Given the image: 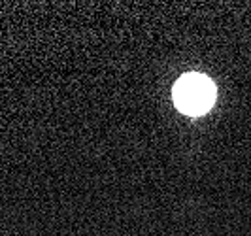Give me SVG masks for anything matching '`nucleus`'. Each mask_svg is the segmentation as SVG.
<instances>
[{"label": "nucleus", "instance_id": "1", "mask_svg": "<svg viewBox=\"0 0 251 236\" xmlns=\"http://www.w3.org/2000/svg\"><path fill=\"white\" fill-rule=\"evenodd\" d=\"M174 102L181 112L202 115L215 102V85L202 74H185L174 85Z\"/></svg>", "mask_w": 251, "mask_h": 236}]
</instances>
